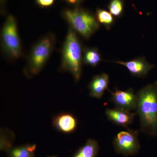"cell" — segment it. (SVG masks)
<instances>
[{"label":"cell","instance_id":"12","mask_svg":"<svg viewBox=\"0 0 157 157\" xmlns=\"http://www.w3.org/2000/svg\"><path fill=\"white\" fill-rule=\"evenodd\" d=\"M101 60V54L98 48L86 47L83 48L82 62L85 64L96 67Z\"/></svg>","mask_w":157,"mask_h":157},{"label":"cell","instance_id":"2","mask_svg":"<svg viewBox=\"0 0 157 157\" xmlns=\"http://www.w3.org/2000/svg\"><path fill=\"white\" fill-rule=\"evenodd\" d=\"M77 33L70 27L62 51L61 68L70 72L76 81L81 77L82 49Z\"/></svg>","mask_w":157,"mask_h":157},{"label":"cell","instance_id":"10","mask_svg":"<svg viewBox=\"0 0 157 157\" xmlns=\"http://www.w3.org/2000/svg\"><path fill=\"white\" fill-rule=\"evenodd\" d=\"M109 82V76L107 73H102L94 76L89 86L90 95L97 99L102 98L107 90Z\"/></svg>","mask_w":157,"mask_h":157},{"label":"cell","instance_id":"16","mask_svg":"<svg viewBox=\"0 0 157 157\" xmlns=\"http://www.w3.org/2000/svg\"><path fill=\"white\" fill-rule=\"evenodd\" d=\"M14 135L9 130H2L1 133V147L2 150H9L11 146Z\"/></svg>","mask_w":157,"mask_h":157},{"label":"cell","instance_id":"13","mask_svg":"<svg viewBox=\"0 0 157 157\" xmlns=\"http://www.w3.org/2000/svg\"><path fill=\"white\" fill-rule=\"evenodd\" d=\"M98 150L99 146L97 141L89 139L73 157H97Z\"/></svg>","mask_w":157,"mask_h":157},{"label":"cell","instance_id":"4","mask_svg":"<svg viewBox=\"0 0 157 157\" xmlns=\"http://www.w3.org/2000/svg\"><path fill=\"white\" fill-rule=\"evenodd\" d=\"M63 16L70 27L86 39H89L100 27V24L94 15L79 8L65 9L63 11Z\"/></svg>","mask_w":157,"mask_h":157},{"label":"cell","instance_id":"17","mask_svg":"<svg viewBox=\"0 0 157 157\" xmlns=\"http://www.w3.org/2000/svg\"><path fill=\"white\" fill-rule=\"evenodd\" d=\"M109 12L115 17H119L122 13L123 4L121 0H112L109 6Z\"/></svg>","mask_w":157,"mask_h":157},{"label":"cell","instance_id":"8","mask_svg":"<svg viewBox=\"0 0 157 157\" xmlns=\"http://www.w3.org/2000/svg\"><path fill=\"white\" fill-rule=\"evenodd\" d=\"M114 63L125 67L132 75L137 77L146 76L154 67L153 65L149 63L143 57L137 58L128 61H117Z\"/></svg>","mask_w":157,"mask_h":157},{"label":"cell","instance_id":"21","mask_svg":"<svg viewBox=\"0 0 157 157\" xmlns=\"http://www.w3.org/2000/svg\"><path fill=\"white\" fill-rule=\"evenodd\" d=\"M57 157L56 156H50V157Z\"/></svg>","mask_w":157,"mask_h":157},{"label":"cell","instance_id":"7","mask_svg":"<svg viewBox=\"0 0 157 157\" xmlns=\"http://www.w3.org/2000/svg\"><path fill=\"white\" fill-rule=\"evenodd\" d=\"M111 101L116 107L132 111L137 108V95L132 89L121 90L117 89L111 92Z\"/></svg>","mask_w":157,"mask_h":157},{"label":"cell","instance_id":"5","mask_svg":"<svg viewBox=\"0 0 157 157\" xmlns=\"http://www.w3.org/2000/svg\"><path fill=\"white\" fill-rule=\"evenodd\" d=\"M2 47L3 52L8 58L16 59L22 54L20 39L17 32V22L13 15L6 18L2 31Z\"/></svg>","mask_w":157,"mask_h":157},{"label":"cell","instance_id":"1","mask_svg":"<svg viewBox=\"0 0 157 157\" xmlns=\"http://www.w3.org/2000/svg\"><path fill=\"white\" fill-rule=\"evenodd\" d=\"M137 113L141 132L155 137L157 135V81L147 85L136 94Z\"/></svg>","mask_w":157,"mask_h":157},{"label":"cell","instance_id":"19","mask_svg":"<svg viewBox=\"0 0 157 157\" xmlns=\"http://www.w3.org/2000/svg\"><path fill=\"white\" fill-rule=\"evenodd\" d=\"M67 2L72 5H76L81 2L82 0H64Z\"/></svg>","mask_w":157,"mask_h":157},{"label":"cell","instance_id":"6","mask_svg":"<svg viewBox=\"0 0 157 157\" xmlns=\"http://www.w3.org/2000/svg\"><path fill=\"white\" fill-rule=\"evenodd\" d=\"M138 135V131L129 129L118 133L113 142L115 151L126 156L137 154L140 148Z\"/></svg>","mask_w":157,"mask_h":157},{"label":"cell","instance_id":"14","mask_svg":"<svg viewBox=\"0 0 157 157\" xmlns=\"http://www.w3.org/2000/svg\"><path fill=\"white\" fill-rule=\"evenodd\" d=\"M36 144H25L9 150L8 157H34Z\"/></svg>","mask_w":157,"mask_h":157},{"label":"cell","instance_id":"11","mask_svg":"<svg viewBox=\"0 0 157 157\" xmlns=\"http://www.w3.org/2000/svg\"><path fill=\"white\" fill-rule=\"evenodd\" d=\"M54 126L59 132L71 133L75 131L77 127V121L72 114L63 113L57 116L53 121Z\"/></svg>","mask_w":157,"mask_h":157},{"label":"cell","instance_id":"3","mask_svg":"<svg viewBox=\"0 0 157 157\" xmlns=\"http://www.w3.org/2000/svg\"><path fill=\"white\" fill-rule=\"evenodd\" d=\"M55 42L54 35L49 34L42 37L34 45L24 70L27 76H33L42 70L53 51Z\"/></svg>","mask_w":157,"mask_h":157},{"label":"cell","instance_id":"20","mask_svg":"<svg viewBox=\"0 0 157 157\" xmlns=\"http://www.w3.org/2000/svg\"><path fill=\"white\" fill-rule=\"evenodd\" d=\"M1 1H2V2L3 3V2H4V1H5V0H1Z\"/></svg>","mask_w":157,"mask_h":157},{"label":"cell","instance_id":"9","mask_svg":"<svg viewBox=\"0 0 157 157\" xmlns=\"http://www.w3.org/2000/svg\"><path fill=\"white\" fill-rule=\"evenodd\" d=\"M106 115L108 119L113 124L127 128L133 122L136 113L116 107L113 109H107Z\"/></svg>","mask_w":157,"mask_h":157},{"label":"cell","instance_id":"18","mask_svg":"<svg viewBox=\"0 0 157 157\" xmlns=\"http://www.w3.org/2000/svg\"><path fill=\"white\" fill-rule=\"evenodd\" d=\"M36 1L39 6L45 8L52 6L53 4L54 0H36Z\"/></svg>","mask_w":157,"mask_h":157},{"label":"cell","instance_id":"15","mask_svg":"<svg viewBox=\"0 0 157 157\" xmlns=\"http://www.w3.org/2000/svg\"><path fill=\"white\" fill-rule=\"evenodd\" d=\"M96 17L99 23L103 25L107 29L110 28L114 22L112 14L110 12L102 9L97 10Z\"/></svg>","mask_w":157,"mask_h":157}]
</instances>
